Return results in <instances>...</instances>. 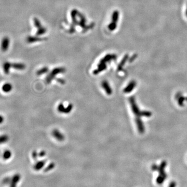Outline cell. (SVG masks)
Listing matches in <instances>:
<instances>
[{"label": "cell", "instance_id": "cell-1", "mask_svg": "<svg viewBox=\"0 0 187 187\" xmlns=\"http://www.w3.org/2000/svg\"><path fill=\"white\" fill-rule=\"evenodd\" d=\"M130 103L131 107H132V110L134 113L135 115H136L137 118H136V123H137V125L138 126V130L139 132L141 133H143L144 131V128L143 126V124L141 122V121L140 120V117L141 115H144V116H148L149 117L151 115V113L149 112H146L144 113L140 112L139 109L138 108V106L136 104L135 99L134 97H130Z\"/></svg>", "mask_w": 187, "mask_h": 187}, {"label": "cell", "instance_id": "cell-10", "mask_svg": "<svg viewBox=\"0 0 187 187\" xmlns=\"http://www.w3.org/2000/svg\"><path fill=\"white\" fill-rule=\"evenodd\" d=\"M9 135L7 134H4L0 136V144H2L6 143L9 141Z\"/></svg>", "mask_w": 187, "mask_h": 187}, {"label": "cell", "instance_id": "cell-8", "mask_svg": "<svg viewBox=\"0 0 187 187\" xmlns=\"http://www.w3.org/2000/svg\"><path fill=\"white\" fill-rule=\"evenodd\" d=\"M12 68L11 67V64L9 63V62H5L4 64H3V70H4V72L6 75H9V72H10V69Z\"/></svg>", "mask_w": 187, "mask_h": 187}, {"label": "cell", "instance_id": "cell-2", "mask_svg": "<svg viewBox=\"0 0 187 187\" xmlns=\"http://www.w3.org/2000/svg\"><path fill=\"white\" fill-rule=\"evenodd\" d=\"M64 71H65V70L63 68H58V69H56L55 70H54L51 72V73L49 74V75L47 77L46 79L47 83L49 84V83H51V82L55 77L56 74L59 73L64 72Z\"/></svg>", "mask_w": 187, "mask_h": 187}, {"label": "cell", "instance_id": "cell-7", "mask_svg": "<svg viewBox=\"0 0 187 187\" xmlns=\"http://www.w3.org/2000/svg\"><path fill=\"white\" fill-rule=\"evenodd\" d=\"M2 89L3 91L6 93H8L11 92L13 89V85L11 84V83H6L2 87Z\"/></svg>", "mask_w": 187, "mask_h": 187}, {"label": "cell", "instance_id": "cell-12", "mask_svg": "<svg viewBox=\"0 0 187 187\" xmlns=\"http://www.w3.org/2000/svg\"><path fill=\"white\" fill-rule=\"evenodd\" d=\"M165 177L159 175V176L157 177V184L161 185L162 183H163L164 181L165 180Z\"/></svg>", "mask_w": 187, "mask_h": 187}, {"label": "cell", "instance_id": "cell-3", "mask_svg": "<svg viewBox=\"0 0 187 187\" xmlns=\"http://www.w3.org/2000/svg\"><path fill=\"white\" fill-rule=\"evenodd\" d=\"M72 109V105L69 104L67 108H64V105L62 104H60L58 106V111L60 113H68L70 112Z\"/></svg>", "mask_w": 187, "mask_h": 187}, {"label": "cell", "instance_id": "cell-5", "mask_svg": "<svg viewBox=\"0 0 187 187\" xmlns=\"http://www.w3.org/2000/svg\"><path fill=\"white\" fill-rule=\"evenodd\" d=\"M101 86L102 88L104 89L108 95H111L112 94V89L111 88L109 84V83L106 81H102L101 83Z\"/></svg>", "mask_w": 187, "mask_h": 187}, {"label": "cell", "instance_id": "cell-16", "mask_svg": "<svg viewBox=\"0 0 187 187\" xmlns=\"http://www.w3.org/2000/svg\"><path fill=\"white\" fill-rule=\"evenodd\" d=\"M57 81L60 82V83H61V84H65V81H64V80H62V79H59L58 80H57Z\"/></svg>", "mask_w": 187, "mask_h": 187}, {"label": "cell", "instance_id": "cell-11", "mask_svg": "<svg viewBox=\"0 0 187 187\" xmlns=\"http://www.w3.org/2000/svg\"><path fill=\"white\" fill-rule=\"evenodd\" d=\"M11 157H12V152L9 150H7L3 153V159L5 160L10 159Z\"/></svg>", "mask_w": 187, "mask_h": 187}, {"label": "cell", "instance_id": "cell-15", "mask_svg": "<svg viewBox=\"0 0 187 187\" xmlns=\"http://www.w3.org/2000/svg\"><path fill=\"white\" fill-rule=\"evenodd\" d=\"M176 183L174 181H173L172 183H170V185H169V187H176Z\"/></svg>", "mask_w": 187, "mask_h": 187}, {"label": "cell", "instance_id": "cell-6", "mask_svg": "<svg viewBox=\"0 0 187 187\" xmlns=\"http://www.w3.org/2000/svg\"><path fill=\"white\" fill-rule=\"evenodd\" d=\"M136 86V82L135 81H132L130 82L128 86L126 87L124 89V92L126 93H130L133 89H134V88Z\"/></svg>", "mask_w": 187, "mask_h": 187}, {"label": "cell", "instance_id": "cell-9", "mask_svg": "<svg viewBox=\"0 0 187 187\" xmlns=\"http://www.w3.org/2000/svg\"><path fill=\"white\" fill-rule=\"evenodd\" d=\"M12 68H14L17 70H23L25 68V66L22 64H19V63H14L11 64Z\"/></svg>", "mask_w": 187, "mask_h": 187}, {"label": "cell", "instance_id": "cell-14", "mask_svg": "<svg viewBox=\"0 0 187 187\" xmlns=\"http://www.w3.org/2000/svg\"><path fill=\"white\" fill-rule=\"evenodd\" d=\"M4 121V117L2 115H0V124L3 123Z\"/></svg>", "mask_w": 187, "mask_h": 187}, {"label": "cell", "instance_id": "cell-13", "mask_svg": "<svg viewBox=\"0 0 187 187\" xmlns=\"http://www.w3.org/2000/svg\"><path fill=\"white\" fill-rule=\"evenodd\" d=\"M47 70H48L47 68H43V69H41V70H39V71H38L37 72V75H40L43 74V73H44L47 72Z\"/></svg>", "mask_w": 187, "mask_h": 187}, {"label": "cell", "instance_id": "cell-4", "mask_svg": "<svg viewBox=\"0 0 187 187\" xmlns=\"http://www.w3.org/2000/svg\"><path fill=\"white\" fill-rule=\"evenodd\" d=\"M52 135L54 137V138H56L57 140H59L60 141H63L64 140V139H65L64 135L62 134L57 130H54L53 132H52Z\"/></svg>", "mask_w": 187, "mask_h": 187}]
</instances>
